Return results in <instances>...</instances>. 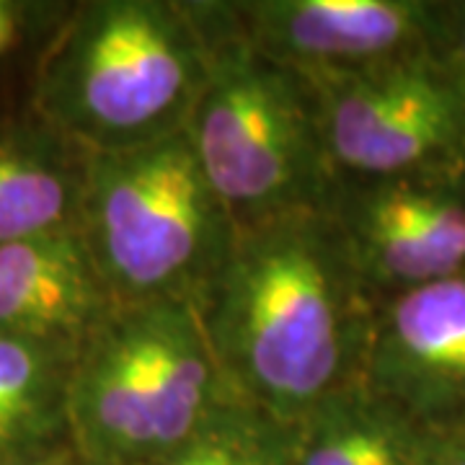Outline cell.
Listing matches in <instances>:
<instances>
[{
    "instance_id": "6da1fadb",
    "label": "cell",
    "mask_w": 465,
    "mask_h": 465,
    "mask_svg": "<svg viewBox=\"0 0 465 465\" xmlns=\"http://www.w3.org/2000/svg\"><path fill=\"white\" fill-rule=\"evenodd\" d=\"M375 311L326 207L235 225L202 302L235 396L284 424L365 381Z\"/></svg>"
},
{
    "instance_id": "7a4b0ae2",
    "label": "cell",
    "mask_w": 465,
    "mask_h": 465,
    "mask_svg": "<svg viewBox=\"0 0 465 465\" xmlns=\"http://www.w3.org/2000/svg\"><path fill=\"white\" fill-rule=\"evenodd\" d=\"M204 81L192 0H85L42 57L34 114L88 153L143 148L186 130Z\"/></svg>"
},
{
    "instance_id": "3957f363",
    "label": "cell",
    "mask_w": 465,
    "mask_h": 465,
    "mask_svg": "<svg viewBox=\"0 0 465 465\" xmlns=\"http://www.w3.org/2000/svg\"><path fill=\"white\" fill-rule=\"evenodd\" d=\"M232 396L202 305H114L75 351L70 450L88 463L158 465Z\"/></svg>"
},
{
    "instance_id": "277c9868",
    "label": "cell",
    "mask_w": 465,
    "mask_h": 465,
    "mask_svg": "<svg viewBox=\"0 0 465 465\" xmlns=\"http://www.w3.org/2000/svg\"><path fill=\"white\" fill-rule=\"evenodd\" d=\"M207 36V81L186 134L235 225L326 207L336 186L308 75L253 50L223 0H192Z\"/></svg>"
},
{
    "instance_id": "5b68a950",
    "label": "cell",
    "mask_w": 465,
    "mask_h": 465,
    "mask_svg": "<svg viewBox=\"0 0 465 465\" xmlns=\"http://www.w3.org/2000/svg\"><path fill=\"white\" fill-rule=\"evenodd\" d=\"M78 228L116 305H202L235 238V220L186 130L143 148L91 153Z\"/></svg>"
},
{
    "instance_id": "8992f818",
    "label": "cell",
    "mask_w": 465,
    "mask_h": 465,
    "mask_svg": "<svg viewBox=\"0 0 465 465\" xmlns=\"http://www.w3.org/2000/svg\"><path fill=\"white\" fill-rule=\"evenodd\" d=\"M336 182L460 168L465 94L437 54L311 78Z\"/></svg>"
},
{
    "instance_id": "52a82bcc",
    "label": "cell",
    "mask_w": 465,
    "mask_h": 465,
    "mask_svg": "<svg viewBox=\"0 0 465 465\" xmlns=\"http://www.w3.org/2000/svg\"><path fill=\"white\" fill-rule=\"evenodd\" d=\"M326 213L372 298L465 274V171L339 179Z\"/></svg>"
},
{
    "instance_id": "ba28073f",
    "label": "cell",
    "mask_w": 465,
    "mask_h": 465,
    "mask_svg": "<svg viewBox=\"0 0 465 465\" xmlns=\"http://www.w3.org/2000/svg\"><path fill=\"white\" fill-rule=\"evenodd\" d=\"M253 50L308 78L437 54L450 5L421 0H223Z\"/></svg>"
},
{
    "instance_id": "9c48e42d",
    "label": "cell",
    "mask_w": 465,
    "mask_h": 465,
    "mask_svg": "<svg viewBox=\"0 0 465 465\" xmlns=\"http://www.w3.org/2000/svg\"><path fill=\"white\" fill-rule=\"evenodd\" d=\"M365 382L424 427L465 416V274L378 302Z\"/></svg>"
},
{
    "instance_id": "30bf717a",
    "label": "cell",
    "mask_w": 465,
    "mask_h": 465,
    "mask_svg": "<svg viewBox=\"0 0 465 465\" xmlns=\"http://www.w3.org/2000/svg\"><path fill=\"white\" fill-rule=\"evenodd\" d=\"M114 305L81 228L0 246V333L81 347Z\"/></svg>"
},
{
    "instance_id": "8fae6325",
    "label": "cell",
    "mask_w": 465,
    "mask_h": 465,
    "mask_svg": "<svg viewBox=\"0 0 465 465\" xmlns=\"http://www.w3.org/2000/svg\"><path fill=\"white\" fill-rule=\"evenodd\" d=\"M88 155L39 114L0 124V246L78 228Z\"/></svg>"
},
{
    "instance_id": "7c38bea8",
    "label": "cell",
    "mask_w": 465,
    "mask_h": 465,
    "mask_svg": "<svg viewBox=\"0 0 465 465\" xmlns=\"http://www.w3.org/2000/svg\"><path fill=\"white\" fill-rule=\"evenodd\" d=\"M290 465H427V427L365 381L287 424Z\"/></svg>"
},
{
    "instance_id": "4fadbf2b",
    "label": "cell",
    "mask_w": 465,
    "mask_h": 465,
    "mask_svg": "<svg viewBox=\"0 0 465 465\" xmlns=\"http://www.w3.org/2000/svg\"><path fill=\"white\" fill-rule=\"evenodd\" d=\"M75 351L0 333V460L50 463L73 452L67 385Z\"/></svg>"
},
{
    "instance_id": "5bb4252c",
    "label": "cell",
    "mask_w": 465,
    "mask_h": 465,
    "mask_svg": "<svg viewBox=\"0 0 465 465\" xmlns=\"http://www.w3.org/2000/svg\"><path fill=\"white\" fill-rule=\"evenodd\" d=\"M158 465H290L287 424L232 396Z\"/></svg>"
},
{
    "instance_id": "9a60e30c",
    "label": "cell",
    "mask_w": 465,
    "mask_h": 465,
    "mask_svg": "<svg viewBox=\"0 0 465 465\" xmlns=\"http://www.w3.org/2000/svg\"><path fill=\"white\" fill-rule=\"evenodd\" d=\"M427 465H465V416L427 427Z\"/></svg>"
},
{
    "instance_id": "2e32d148",
    "label": "cell",
    "mask_w": 465,
    "mask_h": 465,
    "mask_svg": "<svg viewBox=\"0 0 465 465\" xmlns=\"http://www.w3.org/2000/svg\"><path fill=\"white\" fill-rule=\"evenodd\" d=\"M437 60L455 78V84L465 88V5H458V8L450 5L448 26H445L442 45L437 50Z\"/></svg>"
},
{
    "instance_id": "e0dca14e",
    "label": "cell",
    "mask_w": 465,
    "mask_h": 465,
    "mask_svg": "<svg viewBox=\"0 0 465 465\" xmlns=\"http://www.w3.org/2000/svg\"><path fill=\"white\" fill-rule=\"evenodd\" d=\"M34 11L36 8L26 3L0 0V57L8 54L21 42Z\"/></svg>"
},
{
    "instance_id": "ac0fdd59",
    "label": "cell",
    "mask_w": 465,
    "mask_h": 465,
    "mask_svg": "<svg viewBox=\"0 0 465 465\" xmlns=\"http://www.w3.org/2000/svg\"><path fill=\"white\" fill-rule=\"evenodd\" d=\"M54 465H99V463H88V460H81V458H75L73 452H67L65 458H60Z\"/></svg>"
},
{
    "instance_id": "d6986e66",
    "label": "cell",
    "mask_w": 465,
    "mask_h": 465,
    "mask_svg": "<svg viewBox=\"0 0 465 465\" xmlns=\"http://www.w3.org/2000/svg\"><path fill=\"white\" fill-rule=\"evenodd\" d=\"M65 458V455H63ZM60 460V458H57ZM57 460H50V463H18V460H0V465H54Z\"/></svg>"
},
{
    "instance_id": "ffe728a7",
    "label": "cell",
    "mask_w": 465,
    "mask_h": 465,
    "mask_svg": "<svg viewBox=\"0 0 465 465\" xmlns=\"http://www.w3.org/2000/svg\"><path fill=\"white\" fill-rule=\"evenodd\" d=\"M460 91H463V94H465V88H460ZM463 171H465V153H463Z\"/></svg>"
}]
</instances>
